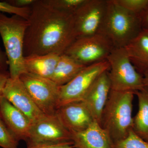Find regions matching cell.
I'll use <instances>...</instances> for the list:
<instances>
[{"label":"cell","mask_w":148,"mask_h":148,"mask_svg":"<svg viewBox=\"0 0 148 148\" xmlns=\"http://www.w3.org/2000/svg\"><path fill=\"white\" fill-rule=\"evenodd\" d=\"M27 20L24 56L62 55L77 39L73 14L57 9L47 0H35Z\"/></svg>","instance_id":"cell-1"},{"label":"cell","mask_w":148,"mask_h":148,"mask_svg":"<svg viewBox=\"0 0 148 148\" xmlns=\"http://www.w3.org/2000/svg\"><path fill=\"white\" fill-rule=\"evenodd\" d=\"M135 93L111 90L101 116V125L114 143L123 140L133 130L132 116Z\"/></svg>","instance_id":"cell-2"},{"label":"cell","mask_w":148,"mask_h":148,"mask_svg":"<svg viewBox=\"0 0 148 148\" xmlns=\"http://www.w3.org/2000/svg\"><path fill=\"white\" fill-rule=\"evenodd\" d=\"M28 20L16 15L8 16L0 12V35L8 61L10 77L19 78L26 73L24 66V37Z\"/></svg>","instance_id":"cell-3"},{"label":"cell","mask_w":148,"mask_h":148,"mask_svg":"<svg viewBox=\"0 0 148 148\" xmlns=\"http://www.w3.org/2000/svg\"><path fill=\"white\" fill-rule=\"evenodd\" d=\"M108 10L101 33L115 48L125 47L142 31L139 15L130 12L108 0Z\"/></svg>","instance_id":"cell-4"},{"label":"cell","mask_w":148,"mask_h":148,"mask_svg":"<svg viewBox=\"0 0 148 148\" xmlns=\"http://www.w3.org/2000/svg\"><path fill=\"white\" fill-rule=\"evenodd\" d=\"M107 61L111 90L135 93L145 86L143 75L132 64L125 48H114Z\"/></svg>","instance_id":"cell-5"},{"label":"cell","mask_w":148,"mask_h":148,"mask_svg":"<svg viewBox=\"0 0 148 148\" xmlns=\"http://www.w3.org/2000/svg\"><path fill=\"white\" fill-rule=\"evenodd\" d=\"M114 48L108 37L99 33L77 38L64 54L86 66L107 61Z\"/></svg>","instance_id":"cell-6"},{"label":"cell","mask_w":148,"mask_h":148,"mask_svg":"<svg viewBox=\"0 0 148 148\" xmlns=\"http://www.w3.org/2000/svg\"><path fill=\"white\" fill-rule=\"evenodd\" d=\"M109 69L107 61L86 66L71 81L60 86L57 109L69 103L82 101L95 81Z\"/></svg>","instance_id":"cell-7"},{"label":"cell","mask_w":148,"mask_h":148,"mask_svg":"<svg viewBox=\"0 0 148 148\" xmlns=\"http://www.w3.org/2000/svg\"><path fill=\"white\" fill-rule=\"evenodd\" d=\"M19 78L39 109L45 114H55L60 86L49 79L27 72Z\"/></svg>","instance_id":"cell-8"},{"label":"cell","mask_w":148,"mask_h":148,"mask_svg":"<svg viewBox=\"0 0 148 148\" xmlns=\"http://www.w3.org/2000/svg\"><path fill=\"white\" fill-rule=\"evenodd\" d=\"M108 0H86L73 14L77 38L101 33L108 10Z\"/></svg>","instance_id":"cell-9"},{"label":"cell","mask_w":148,"mask_h":148,"mask_svg":"<svg viewBox=\"0 0 148 148\" xmlns=\"http://www.w3.org/2000/svg\"><path fill=\"white\" fill-rule=\"evenodd\" d=\"M71 141V133L65 128L56 115H45L32 123L27 145L56 143Z\"/></svg>","instance_id":"cell-10"},{"label":"cell","mask_w":148,"mask_h":148,"mask_svg":"<svg viewBox=\"0 0 148 148\" xmlns=\"http://www.w3.org/2000/svg\"><path fill=\"white\" fill-rule=\"evenodd\" d=\"M3 96L24 114L32 123L45 115L35 104L19 78H9Z\"/></svg>","instance_id":"cell-11"},{"label":"cell","mask_w":148,"mask_h":148,"mask_svg":"<svg viewBox=\"0 0 148 148\" xmlns=\"http://www.w3.org/2000/svg\"><path fill=\"white\" fill-rule=\"evenodd\" d=\"M55 114L71 133L81 132L94 121L83 101L69 103L59 107Z\"/></svg>","instance_id":"cell-12"},{"label":"cell","mask_w":148,"mask_h":148,"mask_svg":"<svg viewBox=\"0 0 148 148\" xmlns=\"http://www.w3.org/2000/svg\"><path fill=\"white\" fill-rule=\"evenodd\" d=\"M108 71L104 72L98 77L82 101L93 119L100 125L102 112L111 90Z\"/></svg>","instance_id":"cell-13"},{"label":"cell","mask_w":148,"mask_h":148,"mask_svg":"<svg viewBox=\"0 0 148 148\" xmlns=\"http://www.w3.org/2000/svg\"><path fill=\"white\" fill-rule=\"evenodd\" d=\"M0 116L18 142L20 140L27 142L32 122L3 96L0 98Z\"/></svg>","instance_id":"cell-14"},{"label":"cell","mask_w":148,"mask_h":148,"mask_svg":"<svg viewBox=\"0 0 148 148\" xmlns=\"http://www.w3.org/2000/svg\"><path fill=\"white\" fill-rule=\"evenodd\" d=\"M71 141L76 148H115L108 133L95 121L83 131L71 133Z\"/></svg>","instance_id":"cell-15"},{"label":"cell","mask_w":148,"mask_h":148,"mask_svg":"<svg viewBox=\"0 0 148 148\" xmlns=\"http://www.w3.org/2000/svg\"><path fill=\"white\" fill-rule=\"evenodd\" d=\"M125 48L132 64L143 75L148 70V29H142Z\"/></svg>","instance_id":"cell-16"},{"label":"cell","mask_w":148,"mask_h":148,"mask_svg":"<svg viewBox=\"0 0 148 148\" xmlns=\"http://www.w3.org/2000/svg\"><path fill=\"white\" fill-rule=\"evenodd\" d=\"M60 56L50 53L24 56V66L27 73L50 79Z\"/></svg>","instance_id":"cell-17"},{"label":"cell","mask_w":148,"mask_h":148,"mask_svg":"<svg viewBox=\"0 0 148 148\" xmlns=\"http://www.w3.org/2000/svg\"><path fill=\"white\" fill-rule=\"evenodd\" d=\"M85 67L64 53L59 56L50 79L58 86H63L71 81Z\"/></svg>","instance_id":"cell-18"},{"label":"cell","mask_w":148,"mask_h":148,"mask_svg":"<svg viewBox=\"0 0 148 148\" xmlns=\"http://www.w3.org/2000/svg\"><path fill=\"white\" fill-rule=\"evenodd\" d=\"M138 102V110L133 117V130L148 142V87L144 86L135 93Z\"/></svg>","instance_id":"cell-19"},{"label":"cell","mask_w":148,"mask_h":148,"mask_svg":"<svg viewBox=\"0 0 148 148\" xmlns=\"http://www.w3.org/2000/svg\"><path fill=\"white\" fill-rule=\"evenodd\" d=\"M114 145L115 148H148V142L140 138L133 130L126 138Z\"/></svg>","instance_id":"cell-20"},{"label":"cell","mask_w":148,"mask_h":148,"mask_svg":"<svg viewBox=\"0 0 148 148\" xmlns=\"http://www.w3.org/2000/svg\"><path fill=\"white\" fill-rule=\"evenodd\" d=\"M112 1L122 8L139 16L148 5V0H112Z\"/></svg>","instance_id":"cell-21"},{"label":"cell","mask_w":148,"mask_h":148,"mask_svg":"<svg viewBox=\"0 0 148 148\" xmlns=\"http://www.w3.org/2000/svg\"><path fill=\"white\" fill-rule=\"evenodd\" d=\"M48 3L57 9L73 14L86 0H47Z\"/></svg>","instance_id":"cell-22"},{"label":"cell","mask_w":148,"mask_h":148,"mask_svg":"<svg viewBox=\"0 0 148 148\" xmlns=\"http://www.w3.org/2000/svg\"><path fill=\"white\" fill-rule=\"evenodd\" d=\"M18 142L11 133L0 116V147L18 148Z\"/></svg>","instance_id":"cell-23"},{"label":"cell","mask_w":148,"mask_h":148,"mask_svg":"<svg viewBox=\"0 0 148 148\" xmlns=\"http://www.w3.org/2000/svg\"><path fill=\"white\" fill-rule=\"evenodd\" d=\"M31 12V7L20 8L12 5L8 2L0 1V12L12 14L13 15H18L27 20Z\"/></svg>","instance_id":"cell-24"},{"label":"cell","mask_w":148,"mask_h":148,"mask_svg":"<svg viewBox=\"0 0 148 148\" xmlns=\"http://www.w3.org/2000/svg\"><path fill=\"white\" fill-rule=\"evenodd\" d=\"M27 148H76L72 141L56 143H38L27 145Z\"/></svg>","instance_id":"cell-25"},{"label":"cell","mask_w":148,"mask_h":148,"mask_svg":"<svg viewBox=\"0 0 148 148\" xmlns=\"http://www.w3.org/2000/svg\"><path fill=\"white\" fill-rule=\"evenodd\" d=\"M35 1V0H13L8 1V2L16 7L24 8L32 6Z\"/></svg>","instance_id":"cell-26"},{"label":"cell","mask_w":148,"mask_h":148,"mask_svg":"<svg viewBox=\"0 0 148 148\" xmlns=\"http://www.w3.org/2000/svg\"><path fill=\"white\" fill-rule=\"evenodd\" d=\"M9 77V72L0 69V98L3 96L4 89Z\"/></svg>","instance_id":"cell-27"},{"label":"cell","mask_w":148,"mask_h":148,"mask_svg":"<svg viewBox=\"0 0 148 148\" xmlns=\"http://www.w3.org/2000/svg\"><path fill=\"white\" fill-rule=\"evenodd\" d=\"M140 16L142 28L148 29V5Z\"/></svg>","instance_id":"cell-28"},{"label":"cell","mask_w":148,"mask_h":148,"mask_svg":"<svg viewBox=\"0 0 148 148\" xmlns=\"http://www.w3.org/2000/svg\"><path fill=\"white\" fill-rule=\"evenodd\" d=\"M8 67V61L5 53L0 49V69L6 71Z\"/></svg>","instance_id":"cell-29"},{"label":"cell","mask_w":148,"mask_h":148,"mask_svg":"<svg viewBox=\"0 0 148 148\" xmlns=\"http://www.w3.org/2000/svg\"><path fill=\"white\" fill-rule=\"evenodd\" d=\"M143 75L144 86L148 87V70L144 72L143 74Z\"/></svg>","instance_id":"cell-30"}]
</instances>
